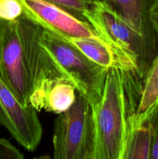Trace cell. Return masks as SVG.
Here are the masks:
<instances>
[{
    "label": "cell",
    "instance_id": "cell-1",
    "mask_svg": "<svg viewBox=\"0 0 158 159\" xmlns=\"http://www.w3.org/2000/svg\"><path fill=\"white\" fill-rule=\"evenodd\" d=\"M143 83V79L136 71L108 70L102 98L93 110L94 159H123Z\"/></svg>",
    "mask_w": 158,
    "mask_h": 159
},
{
    "label": "cell",
    "instance_id": "cell-2",
    "mask_svg": "<svg viewBox=\"0 0 158 159\" xmlns=\"http://www.w3.org/2000/svg\"><path fill=\"white\" fill-rule=\"evenodd\" d=\"M17 20L29 82V106L40 111L50 86L57 81L70 78L42 43V26L23 12Z\"/></svg>",
    "mask_w": 158,
    "mask_h": 159
},
{
    "label": "cell",
    "instance_id": "cell-3",
    "mask_svg": "<svg viewBox=\"0 0 158 159\" xmlns=\"http://www.w3.org/2000/svg\"><path fill=\"white\" fill-rule=\"evenodd\" d=\"M53 146L55 159H94V110L79 93L73 105L56 117Z\"/></svg>",
    "mask_w": 158,
    "mask_h": 159
},
{
    "label": "cell",
    "instance_id": "cell-4",
    "mask_svg": "<svg viewBox=\"0 0 158 159\" xmlns=\"http://www.w3.org/2000/svg\"><path fill=\"white\" fill-rule=\"evenodd\" d=\"M41 40L74 84L77 93L85 98L94 110L103 93L108 68L94 63L75 47L43 26Z\"/></svg>",
    "mask_w": 158,
    "mask_h": 159
},
{
    "label": "cell",
    "instance_id": "cell-5",
    "mask_svg": "<svg viewBox=\"0 0 158 159\" xmlns=\"http://www.w3.org/2000/svg\"><path fill=\"white\" fill-rule=\"evenodd\" d=\"M90 23L108 40L131 54L137 62L138 69L144 80L158 51L133 29L125 20L98 0Z\"/></svg>",
    "mask_w": 158,
    "mask_h": 159
},
{
    "label": "cell",
    "instance_id": "cell-6",
    "mask_svg": "<svg viewBox=\"0 0 158 159\" xmlns=\"http://www.w3.org/2000/svg\"><path fill=\"white\" fill-rule=\"evenodd\" d=\"M0 78L25 106H29V87L18 20L0 18Z\"/></svg>",
    "mask_w": 158,
    "mask_h": 159
},
{
    "label": "cell",
    "instance_id": "cell-7",
    "mask_svg": "<svg viewBox=\"0 0 158 159\" xmlns=\"http://www.w3.org/2000/svg\"><path fill=\"white\" fill-rule=\"evenodd\" d=\"M0 124L29 152L38 147L43 134L37 111L20 102L0 78Z\"/></svg>",
    "mask_w": 158,
    "mask_h": 159
},
{
    "label": "cell",
    "instance_id": "cell-8",
    "mask_svg": "<svg viewBox=\"0 0 158 159\" xmlns=\"http://www.w3.org/2000/svg\"><path fill=\"white\" fill-rule=\"evenodd\" d=\"M19 1L22 5L23 13L26 16L56 34L72 37H87L110 41L89 23L79 20L55 5L43 0Z\"/></svg>",
    "mask_w": 158,
    "mask_h": 159
},
{
    "label": "cell",
    "instance_id": "cell-9",
    "mask_svg": "<svg viewBox=\"0 0 158 159\" xmlns=\"http://www.w3.org/2000/svg\"><path fill=\"white\" fill-rule=\"evenodd\" d=\"M57 35L70 44L75 47L94 63L104 68L136 71L139 75L136 59L114 43L99 39L72 37L60 34Z\"/></svg>",
    "mask_w": 158,
    "mask_h": 159
},
{
    "label": "cell",
    "instance_id": "cell-10",
    "mask_svg": "<svg viewBox=\"0 0 158 159\" xmlns=\"http://www.w3.org/2000/svg\"><path fill=\"white\" fill-rule=\"evenodd\" d=\"M125 20L158 51V38L152 24L150 13L156 0H101Z\"/></svg>",
    "mask_w": 158,
    "mask_h": 159
},
{
    "label": "cell",
    "instance_id": "cell-11",
    "mask_svg": "<svg viewBox=\"0 0 158 159\" xmlns=\"http://www.w3.org/2000/svg\"><path fill=\"white\" fill-rule=\"evenodd\" d=\"M158 102V54L149 68L143 83L140 99L133 118V128L147 119Z\"/></svg>",
    "mask_w": 158,
    "mask_h": 159
},
{
    "label": "cell",
    "instance_id": "cell-12",
    "mask_svg": "<svg viewBox=\"0 0 158 159\" xmlns=\"http://www.w3.org/2000/svg\"><path fill=\"white\" fill-rule=\"evenodd\" d=\"M77 91L70 79L56 82L46 91L42 103V110L59 114L66 111L74 102Z\"/></svg>",
    "mask_w": 158,
    "mask_h": 159
},
{
    "label": "cell",
    "instance_id": "cell-13",
    "mask_svg": "<svg viewBox=\"0 0 158 159\" xmlns=\"http://www.w3.org/2000/svg\"><path fill=\"white\" fill-rule=\"evenodd\" d=\"M153 145V129L150 116L133 128L123 159H150Z\"/></svg>",
    "mask_w": 158,
    "mask_h": 159
},
{
    "label": "cell",
    "instance_id": "cell-14",
    "mask_svg": "<svg viewBox=\"0 0 158 159\" xmlns=\"http://www.w3.org/2000/svg\"><path fill=\"white\" fill-rule=\"evenodd\" d=\"M61 8L82 21L90 23L98 0H43ZM91 24V23H90Z\"/></svg>",
    "mask_w": 158,
    "mask_h": 159
},
{
    "label": "cell",
    "instance_id": "cell-15",
    "mask_svg": "<svg viewBox=\"0 0 158 159\" xmlns=\"http://www.w3.org/2000/svg\"><path fill=\"white\" fill-rule=\"evenodd\" d=\"M23 12L19 0H0V18L6 20H15Z\"/></svg>",
    "mask_w": 158,
    "mask_h": 159
},
{
    "label": "cell",
    "instance_id": "cell-16",
    "mask_svg": "<svg viewBox=\"0 0 158 159\" xmlns=\"http://www.w3.org/2000/svg\"><path fill=\"white\" fill-rule=\"evenodd\" d=\"M24 155L12 143L0 138V159H23Z\"/></svg>",
    "mask_w": 158,
    "mask_h": 159
},
{
    "label": "cell",
    "instance_id": "cell-17",
    "mask_svg": "<svg viewBox=\"0 0 158 159\" xmlns=\"http://www.w3.org/2000/svg\"><path fill=\"white\" fill-rule=\"evenodd\" d=\"M153 129V145L150 159H158V102L150 115Z\"/></svg>",
    "mask_w": 158,
    "mask_h": 159
},
{
    "label": "cell",
    "instance_id": "cell-18",
    "mask_svg": "<svg viewBox=\"0 0 158 159\" xmlns=\"http://www.w3.org/2000/svg\"><path fill=\"white\" fill-rule=\"evenodd\" d=\"M150 18H151L153 29H154L155 33H156L158 38V0H156L153 8H152Z\"/></svg>",
    "mask_w": 158,
    "mask_h": 159
}]
</instances>
